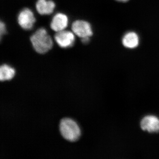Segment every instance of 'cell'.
I'll use <instances>...</instances> for the list:
<instances>
[{"mask_svg": "<svg viewBox=\"0 0 159 159\" xmlns=\"http://www.w3.org/2000/svg\"><path fill=\"white\" fill-rule=\"evenodd\" d=\"M30 40L34 50L39 54H45L53 47V40L44 28L38 29L31 35Z\"/></svg>", "mask_w": 159, "mask_h": 159, "instance_id": "obj_1", "label": "cell"}, {"mask_svg": "<svg viewBox=\"0 0 159 159\" xmlns=\"http://www.w3.org/2000/svg\"><path fill=\"white\" fill-rule=\"evenodd\" d=\"M60 130L62 137L70 142H76L81 135L79 125L77 122L70 118H64L61 120Z\"/></svg>", "mask_w": 159, "mask_h": 159, "instance_id": "obj_2", "label": "cell"}, {"mask_svg": "<svg viewBox=\"0 0 159 159\" xmlns=\"http://www.w3.org/2000/svg\"><path fill=\"white\" fill-rule=\"evenodd\" d=\"M36 21L34 13L31 9L25 8L20 11L18 16V22L20 26L26 30L33 29Z\"/></svg>", "mask_w": 159, "mask_h": 159, "instance_id": "obj_3", "label": "cell"}, {"mask_svg": "<svg viewBox=\"0 0 159 159\" xmlns=\"http://www.w3.org/2000/svg\"><path fill=\"white\" fill-rule=\"evenodd\" d=\"M75 34L72 31L63 30L56 32L54 39L58 45L63 48H71L75 41Z\"/></svg>", "mask_w": 159, "mask_h": 159, "instance_id": "obj_4", "label": "cell"}, {"mask_svg": "<svg viewBox=\"0 0 159 159\" xmlns=\"http://www.w3.org/2000/svg\"><path fill=\"white\" fill-rule=\"evenodd\" d=\"M72 30L74 34L82 39L90 37L93 31L90 24L88 22L82 20H77L72 24Z\"/></svg>", "mask_w": 159, "mask_h": 159, "instance_id": "obj_5", "label": "cell"}, {"mask_svg": "<svg viewBox=\"0 0 159 159\" xmlns=\"http://www.w3.org/2000/svg\"><path fill=\"white\" fill-rule=\"evenodd\" d=\"M140 125L142 130L147 131L148 132H159V119L155 116H147L144 117Z\"/></svg>", "mask_w": 159, "mask_h": 159, "instance_id": "obj_6", "label": "cell"}, {"mask_svg": "<svg viewBox=\"0 0 159 159\" xmlns=\"http://www.w3.org/2000/svg\"><path fill=\"white\" fill-rule=\"evenodd\" d=\"M69 24L67 16L63 13H58L54 16L51 23V29L58 32L65 30Z\"/></svg>", "mask_w": 159, "mask_h": 159, "instance_id": "obj_7", "label": "cell"}, {"mask_svg": "<svg viewBox=\"0 0 159 159\" xmlns=\"http://www.w3.org/2000/svg\"><path fill=\"white\" fill-rule=\"evenodd\" d=\"M55 8V3L51 0H38L36 4V10L41 15L52 14Z\"/></svg>", "mask_w": 159, "mask_h": 159, "instance_id": "obj_8", "label": "cell"}, {"mask_svg": "<svg viewBox=\"0 0 159 159\" xmlns=\"http://www.w3.org/2000/svg\"><path fill=\"white\" fill-rule=\"evenodd\" d=\"M122 43L123 45L127 48H135L139 45V35L134 31L126 32L122 38Z\"/></svg>", "mask_w": 159, "mask_h": 159, "instance_id": "obj_9", "label": "cell"}, {"mask_svg": "<svg viewBox=\"0 0 159 159\" xmlns=\"http://www.w3.org/2000/svg\"><path fill=\"white\" fill-rule=\"evenodd\" d=\"M15 70L8 65L0 66V81L10 80L15 75Z\"/></svg>", "mask_w": 159, "mask_h": 159, "instance_id": "obj_10", "label": "cell"}, {"mask_svg": "<svg viewBox=\"0 0 159 159\" xmlns=\"http://www.w3.org/2000/svg\"><path fill=\"white\" fill-rule=\"evenodd\" d=\"M6 25L3 22L0 20V40L2 39L3 35L6 34Z\"/></svg>", "mask_w": 159, "mask_h": 159, "instance_id": "obj_11", "label": "cell"}, {"mask_svg": "<svg viewBox=\"0 0 159 159\" xmlns=\"http://www.w3.org/2000/svg\"><path fill=\"white\" fill-rule=\"evenodd\" d=\"M81 42L84 44L88 43L90 42V37L83 38L81 39Z\"/></svg>", "mask_w": 159, "mask_h": 159, "instance_id": "obj_12", "label": "cell"}, {"mask_svg": "<svg viewBox=\"0 0 159 159\" xmlns=\"http://www.w3.org/2000/svg\"><path fill=\"white\" fill-rule=\"evenodd\" d=\"M116 1L119 2H127L129 0H116Z\"/></svg>", "mask_w": 159, "mask_h": 159, "instance_id": "obj_13", "label": "cell"}]
</instances>
